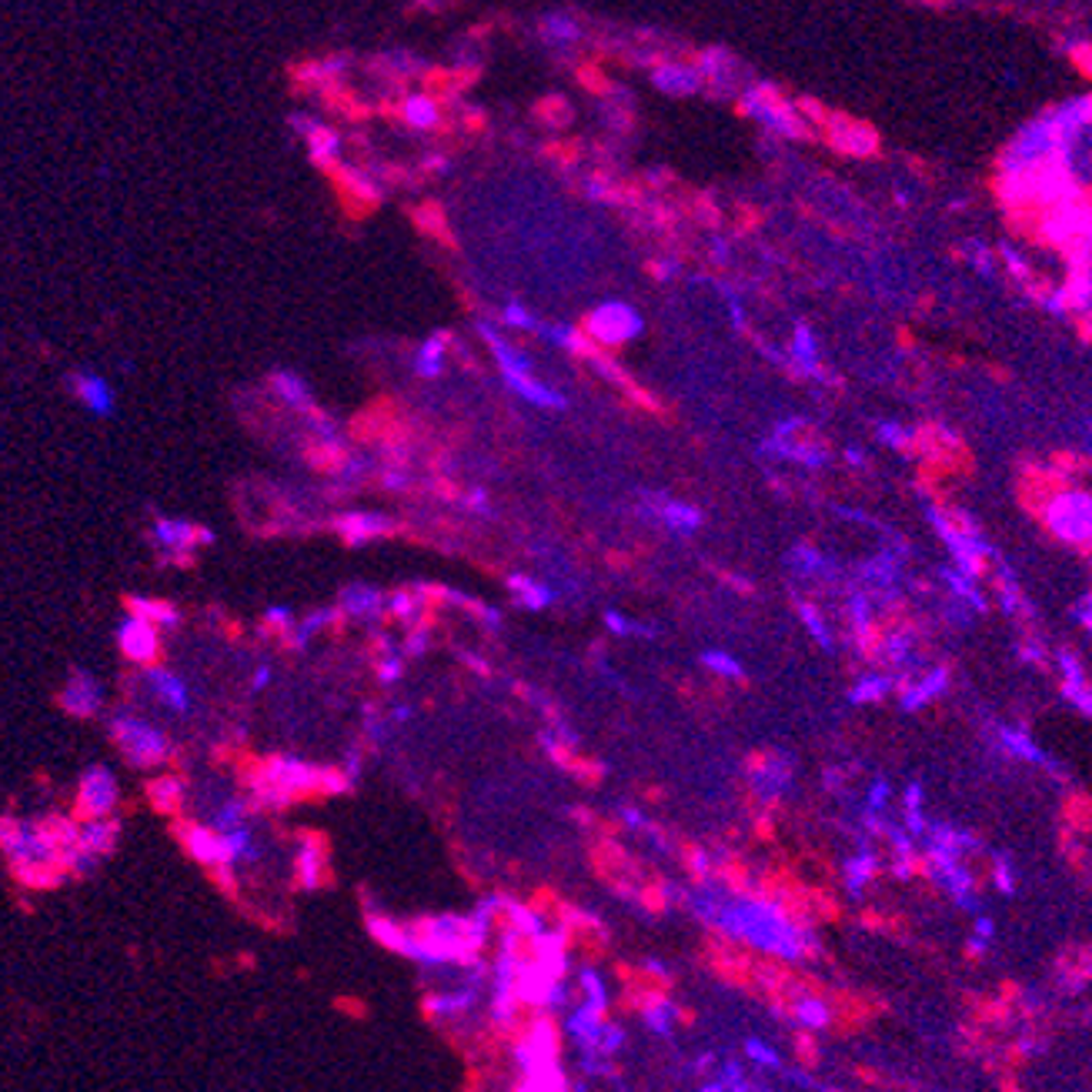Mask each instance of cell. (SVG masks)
Listing matches in <instances>:
<instances>
[{"instance_id": "obj_1", "label": "cell", "mask_w": 1092, "mask_h": 1092, "mask_svg": "<svg viewBox=\"0 0 1092 1092\" xmlns=\"http://www.w3.org/2000/svg\"><path fill=\"white\" fill-rule=\"evenodd\" d=\"M77 839V822L67 816H44L37 822L4 816L0 819V848L10 869L27 886H58L67 875L64 856Z\"/></svg>"}, {"instance_id": "obj_2", "label": "cell", "mask_w": 1092, "mask_h": 1092, "mask_svg": "<svg viewBox=\"0 0 1092 1092\" xmlns=\"http://www.w3.org/2000/svg\"><path fill=\"white\" fill-rule=\"evenodd\" d=\"M111 735L117 749L134 768H154L171 758V742L157 726H151L140 715H114L111 718Z\"/></svg>"}, {"instance_id": "obj_3", "label": "cell", "mask_w": 1092, "mask_h": 1092, "mask_svg": "<svg viewBox=\"0 0 1092 1092\" xmlns=\"http://www.w3.org/2000/svg\"><path fill=\"white\" fill-rule=\"evenodd\" d=\"M117 832H121V825H117V819H111V816L84 819V822H77V839H73V846L67 848V856H64L67 875H87L107 852H114Z\"/></svg>"}, {"instance_id": "obj_4", "label": "cell", "mask_w": 1092, "mask_h": 1092, "mask_svg": "<svg viewBox=\"0 0 1092 1092\" xmlns=\"http://www.w3.org/2000/svg\"><path fill=\"white\" fill-rule=\"evenodd\" d=\"M121 799V785H117V775L107 766H90L81 775V785H77V812L81 819H100L111 816Z\"/></svg>"}, {"instance_id": "obj_5", "label": "cell", "mask_w": 1092, "mask_h": 1092, "mask_svg": "<svg viewBox=\"0 0 1092 1092\" xmlns=\"http://www.w3.org/2000/svg\"><path fill=\"white\" fill-rule=\"evenodd\" d=\"M161 628L154 621H147L144 615L131 612L127 619L117 625V642H121V652L127 655L138 665H151L161 652Z\"/></svg>"}, {"instance_id": "obj_6", "label": "cell", "mask_w": 1092, "mask_h": 1092, "mask_svg": "<svg viewBox=\"0 0 1092 1092\" xmlns=\"http://www.w3.org/2000/svg\"><path fill=\"white\" fill-rule=\"evenodd\" d=\"M638 327H642V321H638L635 311L625 308V304H605V308H598L595 314L588 318V335L602 344L628 341V338L638 335Z\"/></svg>"}, {"instance_id": "obj_7", "label": "cell", "mask_w": 1092, "mask_h": 1092, "mask_svg": "<svg viewBox=\"0 0 1092 1092\" xmlns=\"http://www.w3.org/2000/svg\"><path fill=\"white\" fill-rule=\"evenodd\" d=\"M100 705H104V688L90 672H73L64 688H60V709L73 718L98 715Z\"/></svg>"}, {"instance_id": "obj_8", "label": "cell", "mask_w": 1092, "mask_h": 1092, "mask_svg": "<svg viewBox=\"0 0 1092 1092\" xmlns=\"http://www.w3.org/2000/svg\"><path fill=\"white\" fill-rule=\"evenodd\" d=\"M180 839H184V848H188L197 862L211 865V869L214 865H228L224 835H220V829H214V825H188Z\"/></svg>"}, {"instance_id": "obj_9", "label": "cell", "mask_w": 1092, "mask_h": 1092, "mask_svg": "<svg viewBox=\"0 0 1092 1092\" xmlns=\"http://www.w3.org/2000/svg\"><path fill=\"white\" fill-rule=\"evenodd\" d=\"M147 682H151V695H154V699L161 701L167 712H174V715H184V712L191 709L188 685L180 682L174 672L157 669V665H154V669L147 672Z\"/></svg>"}, {"instance_id": "obj_10", "label": "cell", "mask_w": 1092, "mask_h": 1092, "mask_svg": "<svg viewBox=\"0 0 1092 1092\" xmlns=\"http://www.w3.org/2000/svg\"><path fill=\"white\" fill-rule=\"evenodd\" d=\"M154 541L161 548H167V552H191V548L197 545V541H211V535L207 531H201L197 525L191 522H174V518H161V522H154Z\"/></svg>"}, {"instance_id": "obj_11", "label": "cell", "mask_w": 1092, "mask_h": 1092, "mask_svg": "<svg viewBox=\"0 0 1092 1092\" xmlns=\"http://www.w3.org/2000/svg\"><path fill=\"white\" fill-rule=\"evenodd\" d=\"M338 531H341L348 541H367V539H375V535L392 531V522H384V518H378V514H348V518L338 522Z\"/></svg>"}, {"instance_id": "obj_12", "label": "cell", "mask_w": 1092, "mask_h": 1092, "mask_svg": "<svg viewBox=\"0 0 1092 1092\" xmlns=\"http://www.w3.org/2000/svg\"><path fill=\"white\" fill-rule=\"evenodd\" d=\"M147 799L151 806L161 808V812H178L180 799H184V785L174 775H161V779H151L147 782Z\"/></svg>"}, {"instance_id": "obj_13", "label": "cell", "mask_w": 1092, "mask_h": 1092, "mask_svg": "<svg viewBox=\"0 0 1092 1092\" xmlns=\"http://www.w3.org/2000/svg\"><path fill=\"white\" fill-rule=\"evenodd\" d=\"M131 612L144 615V619L154 621L157 628H174V625H178V612H174V605L157 602V598H131Z\"/></svg>"}, {"instance_id": "obj_14", "label": "cell", "mask_w": 1092, "mask_h": 1092, "mask_svg": "<svg viewBox=\"0 0 1092 1092\" xmlns=\"http://www.w3.org/2000/svg\"><path fill=\"white\" fill-rule=\"evenodd\" d=\"M245 816H247V806L241 799H228L224 806L214 812V829L228 832V829H237V825H245Z\"/></svg>"}, {"instance_id": "obj_15", "label": "cell", "mask_w": 1092, "mask_h": 1092, "mask_svg": "<svg viewBox=\"0 0 1092 1092\" xmlns=\"http://www.w3.org/2000/svg\"><path fill=\"white\" fill-rule=\"evenodd\" d=\"M298 872H301L304 886H318V879H321V852H318V846H304L301 848Z\"/></svg>"}, {"instance_id": "obj_16", "label": "cell", "mask_w": 1092, "mask_h": 1092, "mask_svg": "<svg viewBox=\"0 0 1092 1092\" xmlns=\"http://www.w3.org/2000/svg\"><path fill=\"white\" fill-rule=\"evenodd\" d=\"M378 602H381V598H378L371 588H351V592H344V608H348V612L371 615L378 608Z\"/></svg>"}, {"instance_id": "obj_17", "label": "cell", "mask_w": 1092, "mask_h": 1092, "mask_svg": "<svg viewBox=\"0 0 1092 1092\" xmlns=\"http://www.w3.org/2000/svg\"><path fill=\"white\" fill-rule=\"evenodd\" d=\"M665 522H669L672 528L695 531L701 525V514L695 512V508H688V505H669V508H665Z\"/></svg>"}, {"instance_id": "obj_18", "label": "cell", "mask_w": 1092, "mask_h": 1092, "mask_svg": "<svg viewBox=\"0 0 1092 1092\" xmlns=\"http://www.w3.org/2000/svg\"><path fill=\"white\" fill-rule=\"evenodd\" d=\"M405 117H408L411 124H418V127H428V124L438 121V114H434V104H432V100H421V98L405 104Z\"/></svg>"}, {"instance_id": "obj_19", "label": "cell", "mask_w": 1092, "mask_h": 1092, "mask_svg": "<svg viewBox=\"0 0 1092 1092\" xmlns=\"http://www.w3.org/2000/svg\"><path fill=\"white\" fill-rule=\"evenodd\" d=\"M512 588L518 592V598L525 595V602H528L531 608H541V605L552 598V592H545V588H535L528 579H512Z\"/></svg>"}, {"instance_id": "obj_20", "label": "cell", "mask_w": 1092, "mask_h": 1092, "mask_svg": "<svg viewBox=\"0 0 1092 1092\" xmlns=\"http://www.w3.org/2000/svg\"><path fill=\"white\" fill-rule=\"evenodd\" d=\"M669 1003L665 999H652V1003L645 1005V1019H648V1026L659 1029L661 1035L669 1032Z\"/></svg>"}, {"instance_id": "obj_21", "label": "cell", "mask_w": 1092, "mask_h": 1092, "mask_svg": "<svg viewBox=\"0 0 1092 1092\" xmlns=\"http://www.w3.org/2000/svg\"><path fill=\"white\" fill-rule=\"evenodd\" d=\"M705 665H709L712 672H718V675H726V678H739V675H742V669H739V661L728 659V655L709 652V655H705Z\"/></svg>"}, {"instance_id": "obj_22", "label": "cell", "mask_w": 1092, "mask_h": 1092, "mask_svg": "<svg viewBox=\"0 0 1092 1092\" xmlns=\"http://www.w3.org/2000/svg\"><path fill=\"white\" fill-rule=\"evenodd\" d=\"M81 394H84V401H87L94 411H107V408H111V398H107V392L100 388V384L84 381V392Z\"/></svg>"}, {"instance_id": "obj_23", "label": "cell", "mask_w": 1092, "mask_h": 1092, "mask_svg": "<svg viewBox=\"0 0 1092 1092\" xmlns=\"http://www.w3.org/2000/svg\"><path fill=\"white\" fill-rule=\"evenodd\" d=\"M749 1052H752V1056H755V1062H762V1066H775V1056H772V1049H766V1045L749 1043Z\"/></svg>"}, {"instance_id": "obj_24", "label": "cell", "mask_w": 1092, "mask_h": 1092, "mask_svg": "<svg viewBox=\"0 0 1092 1092\" xmlns=\"http://www.w3.org/2000/svg\"><path fill=\"white\" fill-rule=\"evenodd\" d=\"M268 625L287 628V625H291V615H287L285 608H271V612H268Z\"/></svg>"}, {"instance_id": "obj_25", "label": "cell", "mask_w": 1092, "mask_h": 1092, "mask_svg": "<svg viewBox=\"0 0 1092 1092\" xmlns=\"http://www.w3.org/2000/svg\"><path fill=\"white\" fill-rule=\"evenodd\" d=\"M268 678H271V669H258V675H254V688H264Z\"/></svg>"}]
</instances>
